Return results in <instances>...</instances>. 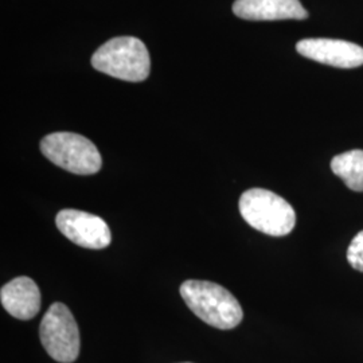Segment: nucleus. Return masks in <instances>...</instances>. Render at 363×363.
<instances>
[{
    "mask_svg": "<svg viewBox=\"0 0 363 363\" xmlns=\"http://www.w3.org/2000/svg\"><path fill=\"white\" fill-rule=\"evenodd\" d=\"M181 296L186 306L206 325L232 330L240 325L244 312L226 288L203 280H187L181 286Z\"/></svg>",
    "mask_w": 363,
    "mask_h": 363,
    "instance_id": "1",
    "label": "nucleus"
},
{
    "mask_svg": "<svg viewBox=\"0 0 363 363\" xmlns=\"http://www.w3.org/2000/svg\"><path fill=\"white\" fill-rule=\"evenodd\" d=\"M91 66L111 77L142 82L150 76V54L140 39L117 37L105 42L91 57Z\"/></svg>",
    "mask_w": 363,
    "mask_h": 363,
    "instance_id": "2",
    "label": "nucleus"
},
{
    "mask_svg": "<svg viewBox=\"0 0 363 363\" xmlns=\"http://www.w3.org/2000/svg\"><path fill=\"white\" fill-rule=\"evenodd\" d=\"M240 213L252 228L272 237L291 233L296 223L294 208L284 198L265 189H250L241 195Z\"/></svg>",
    "mask_w": 363,
    "mask_h": 363,
    "instance_id": "3",
    "label": "nucleus"
},
{
    "mask_svg": "<svg viewBox=\"0 0 363 363\" xmlns=\"http://www.w3.org/2000/svg\"><path fill=\"white\" fill-rule=\"evenodd\" d=\"M40 151L55 166L77 175H93L103 166L97 147L73 132H54L45 136Z\"/></svg>",
    "mask_w": 363,
    "mask_h": 363,
    "instance_id": "4",
    "label": "nucleus"
},
{
    "mask_svg": "<svg viewBox=\"0 0 363 363\" xmlns=\"http://www.w3.org/2000/svg\"><path fill=\"white\" fill-rule=\"evenodd\" d=\"M39 337L46 352L54 361L74 362L79 354V331L73 313L64 303H52L45 313Z\"/></svg>",
    "mask_w": 363,
    "mask_h": 363,
    "instance_id": "5",
    "label": "nucleus"
},
{
    "mask_svg": "<svg viewBox=\"0 0 363 363\" xmlns=\"http://www.w3.org/2000/svg\"><path fill=\"white\" fill-rule=\"evenodd\" d=\"M55 223L60 232L78 247L104 249L112 241L106 222L91 213L65 208L57 214Z\"/></svg>",
    "mask_w": 363,
    "mask_h": 363,
    "instance_id": "6",
    "label": "nucleus"
},
{
    "mask_svg": "<svg viewBox=\"0 0 363 363\" xmlns=\"http://www.w3.org/2000/svg\"><path fill=\"white\" fill-rule=\"evenodd\" d=\"M296 50L306 58L323 65L352 69L363 65V48L342 39L308 38L296 43Z\"/></svg>",
    "mask_w": 363,
    "mask_h": 363,
    "instance_id": "7",
    "label": "nucleus"
},
{
    "mask_svg": "<svg viewBox=\"0 0 363 363\" xmlns=\"http://www.w3.org/2000/svg\"><path fill=\"white\" fill-rule=\"evenodd\" d=\"M233 13L245 21H303L308 16L298 0H235Z\"/></svg>",
    "mask_w": 363,
    "mask_h": 363,
    "instance_id": "8",
    "label": "nucleus"
},
{
    "mask_svg": "<svg viewBox=\"0 0 363 363\" xmlns=\"http://www.w3.org/2000/svg\"><path fill=\"white\" fill-rule=\"evenodd\" d=\"M0 300L4 310L19 320L33 319L40 310V292L30 277H16L1 286Z\"/></svg>",
    "mask_w": 363,
    "mask_h": 363,
    "instance_id": "9",
    "label": "nucleus"
},
{
    "mask_svg": "<svg viewBox=\"0 0 363 363\" xmlns=\"http://www.w3.org/2000/svg\"><path fill=\"white\" fill-rule=\"evenodd\" d=\"M333 172L352 191H363V151L352 150L337 155L331 162Z\"/></svg>",
    "mask_w": 363,
    "mask_h": 363,
    "instance_id": "10",
    "label": "nucleus"
},
{
    "mask_svg": "<svg viewBox=\"0 0 363 363\" xmlns=\"http://www.w3.org/2000/svg\"><path fill=\"white\" fill-rule=\"evenodd\" d=\"M347 259L354 269L363 272V230L351 241L347 250Z\"/></svg>",
    "mask_w": 363,
    "mask_h": 363,
    "instance_id": "11",
    "label": "nucleus"
}]
</instances>
